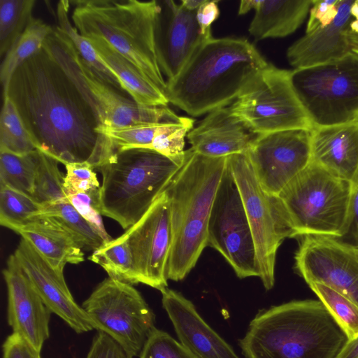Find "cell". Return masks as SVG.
<instances>
[{"mask_svg": "<svg viewBox=\"0 0 358 358\" xmlns=\"http://www.w3.org/2000/svg\"><path fill=\"white\" fill-rule=\"evenodd\" d=\"M37 150L63 164L94 169L117 150L64 69L43 47L14 72L7 90Z\"/></svg>", "mask_w": 358, "mask_h": 358, "instance_id": "cell-1", "label": "cell"}, {"mask_svg": "<svg viewBox=\"0 0 358 358\" xmlns=\"http://www.w3.org/2000/svg\"><path fill=\"white\" fill-rule=\"evenodd\" d=\"M268 62L247 39L205 40L181 71L166 80L169 103L191 116L231 104L250 78Z\"/></svg>", "mask_w": 358, "mask_h": 358, "instance_id": "cell-2", "label": "cell"}, {"mask_svg": "<svg viewBox=\"0 0 358 358\" xmlns=\"http://www.w3.org/2000/svg\"><path fill=\"white\" fill-rule=\"evenodd\" d=\"M348 338L320 300L259 311L239 346L245 358H336Z\"/></svg>", "mask_w": 358, "mask_h": 358, "instance_id": "cell-3", "label": "cell"}, {"mask_svg": "<svg viewBox=\"0 0 358 358\" xmlns=\"http://www.w3.org/2000/svg\"><path fill=\"white\" fill-rule=\"evenodd\" d=\"M228 157H209L191 148L164 190L169 199L172 242L168 280H183L208 246V226Z\"/></svg>", "mask_w": 358, "mask_h": 358, "instance_id": "cell-4", "label": "cell"}, {"mask_svg": "<svg viewBox=\"0 0 358 358\" xmlns=\"http://www.w3.org/2000/svg\"><path fill=\"white\" fill-rule=\"evenodd\" d=\"M72 3L73 24L81 35L106 41L165 93L166 81L157 54L162 12L157 1L79 0Z\"/></svg>", "mask_w": 358, "mask_h": 358, "instance_id": "cell-5", "label": "cell"}, {"mask_svg": "<svg viewBox=\"0 0 358 358\" xmlns=\"http://www.w3.org/2000/svg\"><path fill=\"white\" fill-rule=\"evenodd\" d=\"M181 166L150 148L116 150L97 169L101 215L128 229L148 210Z\"/></svg>", "mask_w": 358, "mask_h": 358, "instance_id": "cell-6", "label": "cell"}, {"mask_svg": "<svg viewBox=\"0 0 358 358\" xmlns=\"http://www.w3.org/2000/svg\"><path fill=\"white\" fill-rule=\"evenodd\" d=\"M353 185L311 162L277 196L295 237H342L348 225Z\"/></svg>", "mask_w": 358, "mask_h": 358, "instance_id": "cell-7", "label": "cell"}, {"mask_svg": "<svg viewBox=\"0 0 358 358\" xmlns=\"http://www.w3.org/2000/svg\"><path fill=\"white\" fill-rule=\"evenodd\" d=\"M43 47L64 69L93 108L98 129L120 128L180 120L168 106H148L123 94L90 66L59 30L47 38Z\"/></svg>", "mask_w": 358, "mask_h": 358, "instance_id": "cell-8", "label": "cell"}, {"mask_svg": "<svg viewBox=\"0 0 358 358\" xmlns=\"http://www.w3.org/2000/svg\"><path fill=\"white\" fill-rule=\"evenodd\" d=\"M290 78L313 129L358 122V55L294 69Z\"/></svg>", "mask_w": 358, "mask_h": 358, "instance_id": "cell-9", "label": "cell"}, {"mask_svg": "<svg viewBox=\"0 0 358 358\" xmlns=\"http://www.w3.org/2000/svg\"><path fill=\"white\" fill-rule=\"evenodd\" d=\"M229 108L256 135L313 129L292 87L290 71L269 63L250 78Z\"/></svg>", "mask_w": 358, "mask_h": 358, "instance_id": "cell-10", "label": "cell"}, {"mask_svg": "<svg viewBox=\"0 0 358 358\" xmlns=\"http://www.w3.org/2000/svg\"><path fill=\"white\" fill-rule=\"evenodd\" d=\"M252 231L264 288L275 282L276 253L283 241L295 237L287 215L277 196L266 192L257 181L245 154L228 157Z\"/></svg>", "mask_w": 358, "mask_h": 358, "instance_id": "cell-11", "label": "cell"}, {"mask_svg": "<svg viewBox=\"0 0 358 358\" xmlns=\"http://www.w3.org/2000/svg\"><path fill=\"white\" fill-rule=\"evenodd\" d=\"M82 307L131 358L140 355L155 328V315L141 293L111 277L96 287Z\"/></svg>", "mask_w": 358, "mask_h": 358, "instance_id": "cell-12", "label": "cell"}, {"mask_svg": "<svg viewBox=\"0 0 358 358\" xmlns=\"http://www.w3.org/2000/svg\"><path fill=\"white\" fill-rule=\"evenodd\" d=\"M208 246L224 257L239 278H259L252 231L228 158L208 222Z\"/></svg>", "mask_w": 358, "mask_h": 358, "instance_id": "cell-13", "label": "cell"}, {"mask_svg": "<svg viewBox=\"0 0 358 358\" xmlns=\"http://www.w3.org/2000/svg\"><path fill=\"white\" fill-rule=\"evenodd\" d=\"M245 155L262 187L278 196L311 162V130L257 135Z\"/></svg>", "mask_w": 358, "mask_h": 358, "instance_id": "cell-14", "label": "cell"}, {"mask_svg": "<svg viewBox=\"0 0 358 358\" xmlns=\"http://www.w3.org/2000/svg\"><path fill=\"white\" fill-rule=\"evenodd\" d=\"M294 259L307 284H324L358 305V248L337 238L305 236Z\"/></svg>", "mask_w": 358, "mask_h": 358, "instance_id": "cell-15", "label": "cell"}, {"mask_svg": "<svg viewBox=\"0 0 358 358\" xmlns=\"http://www.w3.org/2000/svg\"><path fill=\"white\" fill-rule=\"evenodd\" d=\"M130 247L138 283L160 292L167 287L172 242L169 202L163 191L148 210L122 234Z\"/></svg>", "mask_w": 358, "mask_h": 358, "instance_id": "cell-16", "label": "cell"}, {"mask_svg": "<svg viewBox=\"0 0 358 358\" xmlns=\"http://www.w3.org/2000/svg\"><path fill=\"white\" fill-rule=\"evenodd\" d=\"M13 255L52 313L78 334L93 329L105 332L104 328L76 302L64 273L56 271L29 242L22 238Z\"/></svg>", "mask_w": 358, "mask_h": 358, "instance_id": "cell-17", "label": "cell"}, {"mask_svg": "<svg viewBox=\"0 0 358 358\" xmlns=\"http://www.w3.org/2000/svg\"><path fill=\"white\" fill-rule=\"evenodd\" d=\"M3 275L8 291V323L37 350L50 336L51 311L45 305L14 255H10Z\"/></svg>", "mask_w": 358, "mask_h": 358, "instance_id": "cell-18", "label": "cell"}, {"mask_svg": "<svg viewBox=\"0 0 358 358\" xmlns=\"http://www.w3.org/2000/svg\"><path fill=\"white\" fill-rule=\"evenodd\" d=\"M163 3L157 31V54L160 69L169 80L178 76L199 46L212 35L201 34L196 12L171 0Z\"/></svg>", "mask_w": 358, "mask_h": 358, "instance_id": "cell-19", "label": "cell"}, {"mask_svg": "<svg viewBox=\"0 0 358 358\" xmlns=\"http://www.w3.org/2000/svg\"><path fill=\"white\" fill-rule=\"evenodd\" d=\"M162 306L180 342L198 358H240L231 345L201 317L193 303L180 293L161 291Z\"/></svg>", "mask_w": 358, "mask_h": 358, "instance_id": "cell-20", "label": "cell"}, {"mask_svg": "<svg viewBox=\"0 0 358 358\" xmlns=\"http://www.w3.org/2000/svg\"><path fill=\"white\" fill-rule=\"evenodd\" d=\"M257 135L236 115L229 106L208 113L187 134L191 149L209 157L245 154Z\"/></svg>", "mask_w": 358, "mask_h": 358, "instance_id": "cell-21", "label": "cell"}, {"mask_svg": "<svg viewBox=\"0 0 358 358\" xmlns=\"http://www.w3.org/2000/svg\"><path fill=\"white\" fill-rule=\"evenodd\" d=\"M352 0H339L334 20L319 27L291 45L286 53L288 62L294 69L322 64L341 59L352 52L347 38L352 20Z\"/></svg>", "mask_w": 358, "mask_h": 358, "instance_id": "cell-22", "label": "cell"}, {"mask_svg": "<svg viewBox=\"0 0 358 358\" xmlns=\"http://www.w3.org/2000/svg\"><path fill=\"white\" fill-rule=\"evenodd\" d=\"M311 162L354 187L358 182V122L312 129Z\"/></svg>", "mask_w": 358, "mask_h": 358, "instance_id": "cell-23", "label": "cell"}, {"mask_svg": "<svg viewBox=\"0 0 358 358\" xmlns=\"http://www.w3.org/2000/svg\"><path fill=\"white\" fill-rule=\"evenodd\" d=\"M15 233L29 242L59 273L66 264L85 260L82 248L73 236L55 218L40 214Z\"/></svg>", "mask_w": 358, "mask_h": 358, "instance_id": "cell-24", "label": "cell"}, {"mask_svg": "<svg viewBox=\"0 0 358 358\" xmlns=\"http://www.w3.org/2000/svg\"><path fill=\"white\" fill-rule=\"evenodd\" d=\"M105 64L115 75L122 89L139 104L168 106L166 94L134 64L100 38H87Z\"/></svg>", "mask_w": 358, "mask_h": 358, "instance_id": "cell-25", "label": "cell"}, {"mask_svg": "<svg viewBox=\"0 0 358 358\" xmlns=\"http://www.w3.org/2000/svg\"><path fill=\"white\" fill-rule=\"evenodd\" d=\"M310 0H261L248 28L257 41L294 33L309 13Z\"/></svg>", "mask_w": 358, "mask_h": 358, "instance_id": "cell-26", "label": "cell"}, {"mask_svg": "<svg viewBox=\"0 0 358 358\" xmlns=\"http://www.w3.org/2000/svg\"><path fill=\"white\" fill-rule=\"evenodd\" d=\"M54 28L39 18L34 17L26 30L4 56L1 64L0 80L3 94L7 90L15 70L26 60L40 51Z\"/></svg>", "mask_w": 358, "mask_h": 358, "instance_id": "cell-27", "label": "cell"}, {"mask_svg": "<svg viewBox=\"0 0 358 358\" xmlns=\"http://www.w3.org/2000/svg\"><path fill=\"white\" fill-rule=\"evenodd\" d=\"M41 214L55 218L75 238L82 249L96 250L106 242L78 212L68 198L41 205Z\"/></svg>", "mask_w": 358, "mask_h": 358, "instance_id": "cell-28", "label": "cell"}, {"mask_svg": "<svg viewBox=\"0 0 358 358\" xmlns=\"http://www.w3.org/2000/svg\"><path fill=\"white\" fill-rule=\"evenodd\" d=\"M70 3V1L66 0H62L57 3L56 9L57 25L56 29L70 41L82 59L104 80L116 88L123 90L115 75L105 64L92 43L87 38L81 35L73 25L69 15Z\"/></svg>", "mask_w": 358, "mask_h": 358, "instance_id": "cell-29", "label": "cell"}, {"mask_svg": "<svg viewBox=\"0 0 358 358\" xmlns=\"http://www.w3.org/2000/svg\"><path fill=\"white\" fill-rule=\"evenodd\" d=\"M88 259L100 265L108 277L131 285L138 283L132 253L122 234L94 250Z\"/></svg>", "mask_w": 358, "mask_h": 358, "instance_id": "cell-30", "label": "cell"}, {"mask_svg": "<svg viewBox=\"0 0 358 358\" xmlns=\"http://www.w3.org/2000/svg\"><path fill=\"white\" fill-rule=\"evenodd\" d=\"M40 150L18 155L0 152V186H6L31 196L40 159Z\"/></svg>", "mask_w": 358, "mask_h": 358, "instance_id": "cell-31", "label": "cell"}, {"mask_svg": "<svg viewBox=\"0 0 358 358\" xmlns=\"http://www.w3.org/2000/svg\"><path fill=\"white\" fill-rule=\"evenodd\" d=\"M34 0H0V56L15 44L34 18Z\"/></svg>", "mask_w": 358, "mask_h": 358, "instance_id": "cell-32", "label": "cell"}, {"mask_svg": "<svg viewBox=\"0 0 358 358\" xmlns=\"http://www.w3.org/2000/svg\"><path fill=\"white\" fill-rule=\"evenodd\" d=\"M37 150L13 101L3 96L0 116V152L24 155Z\"/></svg>", "mask_w": 358, "mask_h": 358, "instance_id": "cell-33", "label": "cell"}, {"mask_svg": "<svg viewBox=\"0 0 358 358\" xmlns=\"http://www.w3.org/2000/svg\"><path fill=\"white\" fill-rule=\"evenodd\" d=\"M42 206L31 196L6 186H0V224L16 232L40 215Z\"/></svg>", "mask_w": 358, "mask_h": 358, "instance_id": "cell-34", "label": "cell"}, {"mask_svg": "<svg viewBox=\"0 0 358 358\" xmlns=\"http://www.w3.org/2000/svg\"><path fill=\"white\" fill-rule=\"evenodd\" d=\"M345 333L348 340L358 336V305L332 288L318 282L308 283Z\"/></svg>", "mask_w": 358, "mask_h": 358, "instance_id": "cell-35", "label": "cell"}, {"mask_svg": "<svg viewBox=\"0 0 358 358\" xmlns=\"http://www.w3.org/2000/svg\"><path fill=\"white\" fill-rule=\"evenodd\" d=\"M194 120L182 117L178 121L165 122L157 131L150 149L182 166L185 155V138L194 127Z\"/></svg>", "mask_w": 358, "mask_h": 358, "instance_id": "cell-36", "label": "cell"}, {"mask_svg": "<svg viewBox=\"0 0 358 358\" xmlns=\"http://www.w3.org/2000/svg\"><path fill=\"white\" fill-rule=\"evenodd\" d=\"M34 192L31 197L41 205L66 199L64 191V178L58 162L40 151Z\"/></svg>", "mask_w": 358, "mask_h": 358, "instance_id": "cell-37", "label": "cell"}, {"mask_svg": "<svg viewBox=\"0 0 358 358\" xmlns=\"http://www.w3.org/2000/svg\"><path fill=\"white\" fill-rule=\"evenodd\" d=\"M163 122L130 125L120 128L98 129L108 137L117 150L130 148H150L153 138Z\"/></svg>", "mask_w": 358, "mask_h": 358, "instance_id": "cell-38", "label": "cell"}, {"mask_svg": "<svg viewBox=\"0 0 358 358\" xmlns=\"http://www.w3.org/2000/svg\"><path fill=\"white\" fill-rule=\"evenodd\" d=\"M139 358H198L167 332L154 329L145 342Z\"/></svg>", "mask_w": 358, "mask_h": 358, "instance_id": "cell-39", "label": "cell"}, {"mask_svg": "<svg viewBox=\"0 0 358 358\" xmlns=\"http://www.w3.org/2000/svg\"><path fill=\"white\" fill-rule=\"evenodd\" d=\"M100 188V187H99ZM99 188L67 196L70 203L107 243L113 238L107 233L102 219Z\"/></svg>", "mask_w": 358, "mask_h": 358, "instance_id": "cell-40", "label": "cell"}, {"mask_svg": "<svg viewBox=\"0 0 358 358\" xmlns=\"http://www.w3.org/2000/svg\"><path fill=\"white\" fill-rule=\"evenodd\" d=\"M64 166L66 173L63 187L66 196L100 187L94 168L89 163H73Z\"/></svg>", "mask_w": 358, "mask_h": 358, "instance_id": "cell-41", "label": "cell"}, {"mask_svg": "<svg viewBox=\"0 0 358 358\" xmlns=\"http://www.w3.org/2000/svg\"><path fill=\"white\" fill-rule=\"evenodd\" d=\"M339 0H313L309 10L306 33L327 26L336 17Z\"/></svg>", "mask_w": 358, "mask_h": 358, "instance_id": "cell-42", "label": "cell"}, {"mask_svg": "<svg viewBox=\"0 0 358 358\" xmlns=\"http://www.w3.org/2000/svg\"><path fill=\"white\" fill-rule=\"evenodd\" d=\"M86 358H131L111 336L99 331Z\"/></svg>", "mask_w": 358, "mask_h": 358, "instance_id": "cell-43", "label": "cell"}, {"mask_svg": "<svg viewBox=\"0 0 358 358\" xmlns=\"http://www.w3.org/2000/svg\"><path fill=\"white\" fill-rule=\"evenodd\" d=\"M2 350L3 358H41L40 351L13 332L5 340Z\"/></svg>", "mask_w": 358, "mask_h": 358, "instance_id": "cell-44", "label": "cell"}, {"mask_svg": "<svg viewBox=\"0 0 358 358\" xmlns=\"http://www.w3.org/2000/svg\"><path fill=\"white\" fill-rule=\"evenodd\" d=\"M358 248V182L353 187L348 225L344 235L337 238Z\"/></svg>", "mask_w": 358, "mask_h": 358, "instance_id": "cell-45", "label": "cell"}, {"mask_svg": "<svg viewBox=\"0 0 358 358\" xmlns=\"http://www.w3.org/2000/svg\"><path fill=\"white\" fill-rule=\"evenodd\" d=\"M220 15L217 1H206L196 11V18L203 35H211L210 27Z\"/></svg>", "mask_w": 358, "mask_h": 358, "instance_id": "cell-46", "label": "cell"}, {"mask_svg": "<svg viewBox=\"0 0 358 358\" xmlns=\"http://www.w3.org/2000/svg\"><path fill=\"white\" fill-rule=\"evenodd\" d=\"M336 358H358V336L348 340Z\"/></svg>", "mask_w": 358, "mask_h": 358, "instance_id": "cell-47", "label": "cell"}, {"mask_svg": "<svg viewBox=\"0 0 358 358\" xmlns=\"http://www.w3.org/2000/svg\"><path fill=\"white\" fill-rule=\"evenodd\" d=\"M261 0H243L240 3L238 13L239 15H244L251 10H255Z\"/></svg>", "mask_w": 358, "mask_h": 358, "instance_id": "cell-48", "label": "cell"}, {"mask_svg": "<svg viewBox=\"0 0 358 358\" xmlns=\"http://www.w3.org/2000/svg\"><path fill=\"white\" fill-rule=\"evenodd\" d=\"M350 15L352 20L350 25V30L358 33V0L353 1L350 8Z\"/></svg>", "mask_w": 358, "mask_h": 358, "instance_id": "cell-49", "label": "cell"}, {"mask_svg": "<svg viewBox=\"0 0 358 358\" xmlns=\"http://www.w3.org/2000/svg\"><path fill=\"white\" fill-rule=\"evenodd\" d=\"M206 0H182V6L189 11L196 12Z\"/></svg>", "mask_w": 358, "mask_h": 358, "instance_id": "cell-50", "label": "cell"}, {"mask_svg": "<svg viewBox=\"0 0 358 358\" xmlns=\"http://www.w3.org/2000/svg\"><path fill=\"white\" fill-rule=\"evenodd\" d=\"M347 38L350 43L352 52L358 55V33L348 31Z\"/></svg>", "mask_w": 358, "mask_h": 358, "instance_id": "cell-51", "label": "cell"}]
</instances>
